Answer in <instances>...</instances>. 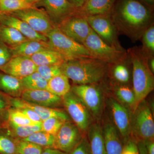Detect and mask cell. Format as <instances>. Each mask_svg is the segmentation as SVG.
Listing matches in <instances>:
<instances>
[{"instance_id":"obj_1","label":"cell","mask_w":154,"mask_h":154,"mask_svg":"<svg viewBox=\"0 0 154 154\" xmlns=\"http://www.w3.org/2000/svg\"><path fill=\"white\" fill-rule=\"evenodd\" d=\"M151 18L148 9L138 1L122 0L112 20L116 30L136 40L151 25Z\"/></svg>"},{"instance_id":"obj_2","label":"cell","mask_w":154,"mask_h":154,"mask_svg":"<svg viewBox=\"0 0 154 154\" xmlns=\"http://www.w3.org/2000/svg\"><path fill=\"white\" fill-rule=\"evenodd\" d=\"M107 63L93 58L65 61L60 65L62 73L76 85H95L105 77Z\"/></svg>"},{"instance_id":"obj_3","label":"cell","mask_w":154,"mask_h":154,"mask_svg":"<svg viewBox=\"0 0 154 154\" xmlns=\"http://www.w3.org/2000/svg\"><path fill=\"white\" fill-rule=\"evenodd\" d=\"M128 54L132 64L133 91L135 98L134 111L139 104L153 90L154 76L149 67V57L141 49L131 48Z\"/></svg>"},{"instance_id":"obj_4","label":"cell","mask_w":154,"mask_h":154,"mask_svg":"<svg viewBox=\"0 0 154 154\" xmlns=\"http://www.w3.org/2000/svg\"><path fill=\"white\" fill-rule=\"evenodd\" d=\"M46 37L53 49L61 54L66 61L93 58L83 44L66 36L57 27H54Z\"/></svg>"},{"instance_id":"obj_5","label":"cell","mask_w":154,"mask_h":154,"mask_svg":"<svg viewBox=\"0 0 154 154\" xmlns=\"http://www.w3.org/2000/svg\"><path fill=\"white\" fill-rule=\"evenodd\" d=\"M82 44L89 51L93 58L107 63H115L126 58L123 50L107 44L92 29Z\"/></svg>"},{"instance_id":"obj_6","label":"cell","mask_w":154,"mask_h":154,"mask_svg":"<svg viewBox=\"0 0 154 154\" xmlns=\"http://www.w3.org/2000/svg\"><path fill=\"white\" fill-rule=\"evenodd\" d=\"M140 140H154V122L152 113L145 99L134 111L131 118V132Z\"/></svg>"},{"instance_id":"obj_7","label":"cell","mask_w":154,"mask_h":154,"mask_svg":"<svg viewBox=\"0 0 154 154\" xmlns=\"http://www.w3.org/2000/svg\"><path fill=\"white\" fill-rule=\"evenodd\" d=\"M62 98L63 105L74 123L81 131H87L94 117L87 106L71 91Z\"/></svg>"},{"instance_id":"obj_8","label":"cell","mask_w":154,"mask_h":154,"mask_svg":"<svg viewBox=\"0 0 154 154\" xmlns=\"http://www.w3.org/2000/svg\"><path fill=\"white\" fill-rule=\"evenodd\" d=\"M71 91L87 106L94 118H99L103 111L104 99L100 89L94 85H75Z\"/></svg>"},{"instance_id":"obj_9","label":"cell","mask_w":154,"mask_h":154,"mask_svg":"<svg viewBox=\"0 0 154 154\" xmlns=\"http://www.w3.org/2000/svg\"><path fill=\"white\" fill-rule=\"evenodd\" d=\"M8 14H12L26 22L33 30L46 36L55 27L45 11L36 8Z\"/></svg>"},{"instance_id":"obj_10","label":"cell","mask_w":154,"mask_h":154,"mask_svg":"<svg viewBox=\"0 0 154 154\" xmlns=\"http://www.w3.org/2000/svg\"><path fill=\"white\" fill-rule=\"evenodd\" d=\"M85 17L92 30L103 41L112 47L123 50L119 42L117 30L110 15H97Z\"/></svg>"},{"instance_id":"obj_11","label":"cell","mask_w":154,"mask_h":154,"mask_svg":"<svg viewBox=\"0 0 154 154\" xmlns=\"http://www.w3.org/2000/svg\"><path fill=\"white\" fill-rule=\"evenodd\" d=\"M57 28L66 36L82 44L92 30L85 17L80 15L65 18L60 22Z\"/></svg>"},{"instance_id":"obj_12","label":"cell","mask_w":154,"mask_h":154,"mask_svg":"<svg viewBox=\"0 0 154 154\" xmlns=\"http://www.w3.org/2000/svg\"><path fill=\"white\" fill-rule=\"evenodd\" d=\"M81 131L74 123L67 120L55 137V149L69 153L82 139Z\"/></svg>"},{"instance_id":"obj_13","label":"cell","mask_w":154,"mask_h":154,"mask_svg":"<svg viewBox=\"0 0 154 154\" xmlns=\"http://www.w3.org/2000/svg\"><path fill=\"white\" fill-rule=\"evenodd\" d=\"M114 125L125 140H128L131 133V116L123 104L114 99L109 102Z\"/></svg>"},{"instance_id":"obj_14","label":"cell","mask_w":154,"mask_h":154,"mask_svg":"<svg viewBox=\"0 0 154 154\" xmlns=\"http://www.w3.org/2000/svg\"><path fill=\"white\" fill-rule=\"evenodd\" d=\"M37 66L28 57H12L6 64L0 67V71L22 80L36 70Z\"/></svg>"},{"instance_id":"obj_15","label":"cell","mask_w":154,"mask_h":154,"mask_svg":"<svg viewBox=\"0 0 154 154\" xmlns=\"http://www.w3.org/2000/svg\"><path fill=\"white\" fill-rule=\"evenodd\" d=\"M21 98L25 102L42 107L57 108L63 105L62 98L46 90H27L22 92Z\"/></svg>"},{"instance_id":"obj_16","label":"cell","mask_w":154,"mask_h":154,"mask_svg":"<svg viewBox=\"0 0 154 154\" xmlns=\"http://www.w3.org/2000/svg\"><path fill=\"white\" fill-rule=\"evenodd\" d=\"M0 25L15 28L30 40L48 41L46 36L37 33L26 22L12 14L1 13Z\"/></svg>"},{"instance_id":"obj_17","label":"cell","mask_w":154,"mask_h":154,"mask_svg":"<svg viewBox=\"0 0 154 154\" xmlns=\"http://www.w3.org/2000/svg\"><path fill=\"white\" fill-rule=\"evenodd\" d=\"M50 18L60 22L70 17L77 8L69 0H42Z\"/></svg>"},{"instance_id":"obj_18","label":"cell","mask_w":154,"mask_h":154,"mask_svg":"<svg viewBox=\"0 0 154 154\" xmlns=\"http://www.w3.org/2000/svg\"><path fill=\"white\" fill-rule=\"evenodd\" d=\"M11 107L15 108L28 107L34 110L42 120H45L50 117H56L69 120L68 116L66 113L57 108L42 107L30 104L22 100L21 98L10 97Z\"/></svg>"},{"instance_id":"obj_19","label":"cell","mask_w":154,"mask_h":154,"mask_svg":"<svg viewBox=\"0 0 154 154\" xmlns=\"http://www.w3.org/2000/svg\"><path fill=\"white\" fill-rule=\"evenodd\" d=\"M102 128L107 154H121L124 146L114 125L107 122Z\"/></svg>"},{"instance_id":"obj_20","label":"cell","mask_w":154,"mask_h":154,"mask_svg":"<svg viewBox=\"0 0 154 154\" xmlns=\"http://www.w3.org/2000/svg\"><path fill=\"white\" fill-rule=\"evenodd\" d=\"M115 0H87L79 9L80 16L84 17L109 15Z\"/></svg>"},{"instance_id":"obj_21","label":"cell","mask_w":154,"mask_h":154,"mask_svg":"<svg viewBox=\"0 0 154 154\" xmlns=\"http://www.w3.org/2000/svg\"><path fill=\"white\" fill-rule=\"evenodd\" d=\"M10 48L12 57L21 56L30 57L45 49L52 48L48 42L28 40Z\"/></svg>"},{"instance_id":"obj_22","label":"cell","mask_w":154,"mask_h":154,"mask_svg":"<svg viewBox=\"0 0 154 154\" xmlns=\"http://www.w3.org/2000/svg\"><path fill=\"white\" fill-rule=\"evenodd\" d=\"M22 81L0 71V91L13 98H21L25 90Z\"/></svg>"},{"instance_id":"obj_23","label":"cell","mask_w":154,"mask_h":154,"mask_svg":"<svg viewBox=\"0 0 154 154\" xmlns=\"http://www.w3.org/2000/svg\"><path fill=\"white\" fill-rule=\"evenodd\" d=\"M87 131L91 154H107L102 127L98 123L92 124Z\"/></svg>"},{"instance_id":"obj_24","label":"cell","mask_w":154,"mask_h":154,"mask_svg":"<svg viewBox=\"0 0 154 154\" xmlns=\"http://www.w3.org/2000/svg\"><path fill=\"white\" fill-rule=\"evenodd\" d=\"M29 57L37 66L49 65H61L66 61L63 56L53 48L42 50Z\"/></svg>"},{"instance_id":"obj_25","label":"cell","mask_w":154,"mask_h":154,"mask_svg":"<svg viewBox=\"0 0 154 154\" xmlns=\"http://www.w3.org/2000/svg\"><path fill=\"white\" fill-rule=\"evenodd\" d=\"M71 89L68 78L63 73L53 77L48 82L47 91L61 98L69 93Z\"/></svg>"},{"instance_id":"obj_26","label":"cell","mask_w":154,"mask_h":154,"mask_svg":"<svg viewBox=\"0 0 154 154\" xmlns=\"http://www.w3.org/2000/svg\"><path fill=\"white\" fill-rule=\"evenodd\" d=\"M28 40L15 28L0 25V41L6 45L14 47Z\"/></svg>"},{"instance_id":"obj_27","label":"cell","mask_w":154,"mask_h":154,"mask_svg":"<svg viewBox=\"0 0 154 154\" xmlns=\"http://www.w3.org/2000/svg\"><path fill=\"white\" fill-rule=\"evenodd\" d=\"M6 132L14 138L23 139L34 133L42 131L41 122L38 124L25 126H16L7 124Z\"/></svg>"},{"instance_id":"obj_28","label":"cell","mask_w":154,"mask_h":154,"mask_svg":"<svg viewBox=\"0 0 154 154\" xmlns=\"http://www.w3.org/2000/svg\"><path fill=\"white\" fill-rule=\"evenodd\" d=\"M22 140L36 144L43 149H55V136L42 131L34 133Z\"/></svg>"},{"instance_id":"obj_29","label":"cell","mask_w":154,"mask_h":154,"mask_svg":"<svg viewBox=\"0 0 154 154\" xmlns=\"http://www.w3.org/2000/svg\"><path fill=\"white\" fill-rule=\"evenodd\" d=\"M21 81L25 90H47L48 81L36 71L23 78Z\"/></svg>"},{"instance_id":"obj_30","label":"cell","mask_w":154,"mask_h":154,"mask_svg":"<svg viewBox=\"0 0 154 154\" xmlns=\"http://www.w3.org/2000/svg\"><path fill=\"white\" fill-rule=\"evenodd\" d=\"M34 8H36L35 5L24 0H0V14L11 13Z\"/></svg>"},{"instance_id":"obj_31","label":"cell","mask_w":154,"mask_h":154,"mask_svg":"<svg viewBox=\"0 0 154 154\" xmlns=\"http://www.w3.org/2000/svg\"><path fill=\"white\" fill-rule=\"evenodd\" d=\"M0 130V154H17L16 139Z\"/></svg>"},{"instance_id":"obj_32","label":"cell","mask_w":154,"mask_h":154,"mask_svg":"<svg viewBox=\"0 0 154 154\" xmlns=\"http://www.w3.org/2000/svg\"><path fill=\"white\" fill-rule=\"evenodd\" d=\"M116 97L122 104L129 106L134 110L135 98L133 89L125 86L118 87L115 91Z\"/></svg>"},{"instance_id":"obj_33","label":"cell","mask_w":154,"mask_h":154,"mask_svg":"<svg viewBox=\"0 0 154 154\" xmlns=\"http://www.w3.org/2000/svg\"><path fill=\"white\" fill-rule=\"evenodd\" d=\"M38 123H35L31 121L27 118L26 116L17 108L11 107L9 109L7 125H12L16 126H25Z\"/></svg>"},{"instance_id":"obj_34","label":"cell","mask_w":154,"mask_h":154,"mask_svg":"<svg viewBox=\"0 0 154 154\" xmlns=\"http://www.w3.org/2000/svg\"><path fill=\"white\" fill-rule=\"evenodd\" d=\"M143 52L149 57L152 56L154 52V27L151 25L144 32L142 36Z\"/></svg>"},{"instance_id":"obj_35","label":"cell","mask_w":154,"mask_h":154,"mask_svg":"<svg viewBox=\"0 0 154 154\" xmlns=\"http://www.w3.org/2000/svg\"><path fill=\"white\" fill-rule=\"evenodd\" d=\"M66 121L58 117H50L42 121V131L55 136Z\"/></svg>"},{"instance_id":"obj_36","label":"cell","mask_w":154,"mask_h":154,"mask_svg":"<svg viewBox=\"0 0 154 154\" xmlns=\"http://www.w3.org/2000/svg\"><path fill=\"white\" fill-rule=\"evenodd\" d=\"M17 152L20 154H41L44 149L36 144L16 139Z\"/></svg>"},{"instance_id":"obj_37","label":"cell","mask_w":154,"mask_h":154,"mask_svg":"<svg viewBox=\"0 0 154 154\" xmlns=\"http://www.w3.org/2000/svg\"><path fill=\"white\" fill-rule=\"evenodd\" d=\"M123 60L114 63L115 65L112 69V75L114 79L118 82L126 83L129 82L130 75L127 67L122 63Z\"/></svg>"},{"instance_id":"obj_38","label":"cell","mask_w":154,"mask_h":154,"mask_svg":"<svg viewBox=\"0 0 154 154\" xmlns=\"http://www.w3.org/2000/svg\"><path fill=\"white\" fill-rule=\"evenodd\" d=\"M10 97L0 91V122L5 129L8 122L9 110L11 107Z\"/></svg>"},{"instance_id":"obj_39","label":"cell","mask_w":154,"mask_h":154,"mask_svg":"<svg viewBox=\"0 0 154 154\" xmlns=\"http://www.w3.org/2000/svg\"><path fill=\"white\" fill-rule=\"evenodd\" d=\"M36 71L48 82L53 77L62 73L60 65H58L37 66Z\"/></svg>"},{"instance_id":"obj_40","label":"cell","mask_w":154,"mask_h":154,"mask_svg":"<svg viewBox=\"0 0 154 154\" xmlns=\"http://www.w3.org/2000/svg\"><path fill=\"white\" fill-rule=\"evenodd\" d=\"M68 154H91L88 140L83 138L79 143Z\"/></svg>"},{"instance_id":"obj_41","label":"cell","mask_w":154,"mask_h":154,"mask_svg":"<svg viewBox=\"0 0 154 154\" xmlns=\"http://www.w3.org/2000/svg\"><path fill=\"white\" fill-rule=\"evenodd\" d=\"M12 57L10 48L5 44L0 42V67L6 64Z\"/></svg>"},{"instance_id":"obj_42","label":"cell","mask_w":154,"mask_h":154,"mask_svg":"<svg viewBox=\"0 0 154 154\" xmlns=\"http://www.w3.org/2000/svg\"><path fill=\"white\" fill-rule=\"evenodd\" d=\"M121 154H139L137 142L132 140H127Z\"/></svg>"},{"instance_id":"obj_43","label":"cell","mask_w":154,"mask_h":154,"mask_svg":"<svg viewBox=\"0 0 154 154\" xmlns=\"http://www.w3.org/2000/svg\"><path fill=\"white\" fill-rule=\"evenodd\" d=\"M22 112L24 115L27 116L31 121L35 123H40L42 122V120L39 116L33 110L28 107H21V108H17Z\"/></svg>"},{"instance_id":"obj_44","label":"cell","mask_w":154,"mask_h":154,"mask_svg":"<svg viewBox=\"0 0 154 154\" xmlns=\"http://www.w3.org/2000/svg\"><path fill=\"white\" fill-rule=\"evenodd\" d=\"M148 154H154V140L143 141Z\"/></svg>"},{"instance_id":"obj_45","label":"cell","mask_w":154,"mask_h":154,"mask_svg":"<svg viewBox=\"0 0 154 154\" xmlns=\"http://www.w3.org/2000/svg\"><path fill=\"white\" fill-rule=\"evenodd\" d=\"M41 154H68L56 149H44Z\"/></svg>"},{"instance_id":"obj_46","label":"cell","mask_w":154,"mask_h":154,"mask_svg":"<svg viewBox=\"0 0 154 154\" xmlns=\"http://www.w3.org/2000/svg\"><path fill=\"white\" fill-rule=\"evenodd\" d=\"M137 143L139 154H148L143 141H138Z\"/></svg>"},{"instance_id":"obj_47","label":"cell","mask_w":154,"mask_h":154,"mask_svg":"<svg viewBox=\"0 0 154 154\" xmlns=\"http://www.w3.org/2000/svg\"><path fill=\"white\" fill-rule=\"evenodd\" d=\"M69 1L70 2L72 3L77 9H79L83 6L87 0H69Z\"/></svg>"},{"instance_id":"obj_48","label":"cell","mask_w":154,"mask_h":154,"mask_svg":"<svg viewBox=\"0 0 154 154\" xmlns=\"http://www.w3.org/2000/svg\"><path fill=\"white\" fill-rule=\"evenodd\" d=\"M148 65L150 69L153 74L154 72V58L152 56L149 57L148 60Z\"/></svg>"},{"instance_id":"obj_49","label":"cell","mask_w":154,"mask_h":154,"mask_svg":"<svg viewBox=\"0 0 154 154\" xmlns=\"http://www.w3.org/2000/svg\"><path fill=\"white\" fill-rule=\"evenodd\" d=\"M24 1L30 3V4L35 5L36 3L42 1V0H24Z\"/></svg>"},{"instance_id":"obj_50","label":"cell","mask_w":154,"mask_h":154,"mask_svg":"<svg viewBox=\"0 0 154 154\" xmlns=\"http://www.w3.org/2000/svg\"><path fill=\"white\" fill-rule=\"evenodd\" d=\"M143 2L149 5H152L154 3V0H142Z\"/></svg>"},{"instance_id":"obj_51","label":"cell","mask_w":154,"mask_h":154,"mask_svg":"<svg viewBox=\"0 0 154 154\" xmlns=\"http://www.w3.org/2000/svg\"><path fill=\"white\" fill-rule=\"evenodd\" d=\"M5 129L4 128V127H3L2 125V123L0 122V130Z\"/></svg>"},{"instance_id":"obj_52","label":"cell","mask_w":154,"mask_h":154,"mask_svg":"<svg viewBox=\"0 0 154 154\" xmlns=\"http://www.w3.org/2000/svg\"><path fill=\"white\" fill-rule=\"evenodd\" d=\"M17 154H19V153H17Z\"/></svg>"}]
</instances>
